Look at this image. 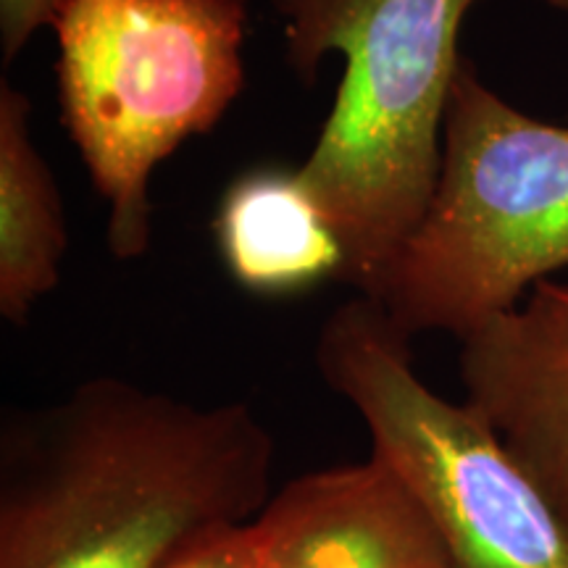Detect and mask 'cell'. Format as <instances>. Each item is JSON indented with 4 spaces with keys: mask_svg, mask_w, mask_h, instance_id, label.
<instances>
[{
    "mask_svg": "<svg viewBox=\"0 0 568 568\" xmlns=\"http://www.w3.org/2000/svg\"><path fill=\"white\" fill-rule=\"evenodd\" d=\"M274 437L245 400L197 406L119 376L0 432V568H161L272 497Z\"/></svg>",
    "mask_w": 568,
    "mask_h": 568,
    "instance_id": "6da1fadb",
    "label": "cell"
},
{
    "mask_svg": "<svg viewBox=\"0 0 568 568\" xmlns=\"http://www.w3.org/2000/svg\"><path fill=\"white\" fill-rule=\"evenodd\" d=\"M287 61L316 82L326 53L345 74L297 174L345 247L343 282L372 295L435 193L443 126L479 0H272Z\"/></svg>",
    "mask_w": 568,
    "mask_h": 568,
    "instance_id": "7a4b0ae2",
    "label": "cell"
},
{
    "mask_svg": "<svg viewBox=\"0 0 568 568\" xmlns=\"http://www.w3.org/2000/svg\"><path fill=\"white\" fill-rule=\"evenodd\" d=\"M568 268V126L518 111L464 59L422 222L372 295L410 337L456 339Z\"/></svg>",
    "mask_w": 568,
    "mask_h": 568,
    "instance_id": "3957f363",
    "label": "cell"
},
{
    "mask_svg": "<svg viewBox=\"0 0 568 568\" xmlns=\"http://www.w3.org/2000/svg\"><path fill=\"white\" fill-rule=\"evenodd\" d=\"M251 0H67L55 17L61 122L109 203V251L151 247L148 184L245 88Z\"/></svg>",
    "mask_w": 568,
    "mask_h": 568,
    "instance_id": "277c9868",
    "label": "cell"
},
{
    "mask_svg": "<svg viewBox=\"0 0 568 568\" xmlns=\"http://www.w3.org/2000/svg\"><path fill=\"white\" fill-rule=\"evenodd\" d=\"M410 339L358 295L318 332V374L361 416L372 453L422 497L453 568H568L564 518L477 410L418 376Z\"/></svg>",
    "mask_w": 568,
    "mask_h": 568,
    "instance_id": "5b68a950",
    "label": "cell"
},
{
    "mask_svg": "<svg viewBox=\"0 0 568 568\" xmlns=\"http://www.w3.org/2000/svg\"><path fill=\"white\" fill-rule=\"evenodd\" d=\"M253 529L258 568H453L424 500L376 453L290 479Z\"/></svg>",
    "mask_w": 568,
    "mask_h": 568,
    "instance_id": "8992f818",
    "label": "cell"
},
{
    "mask_svg": "<svg viewBox=\"0 0 568 568\" xmlns=\"http://www.w3.org/2000/svg\"><path fill=\"white\" fill-rule=\"evenodd\" d=\"M464 400L568 527V282L545 280L460 339Z\"/></svg>",
    "mask_w": 568,
    "mask_h": 568,
    "instance_id": "52a82bcc",
    "label": "cell"
},
{
    "mask_svg": "<svg viewBox=\"0 0 568 568\" xmlns=\"http://www.w3.org/2000/svg\"><path fill=\"white\" fill-rule=\"evenodd\" d=\"M219 258L240 287L261 297L343 282L345 247L297 169L255 166L226 184L213 216Z\"/></svg>",
    "mask_w": 568,
    "mask_h": 568,
    "instance_id": "ba28073f",
    "label": "cell"
},
{
    "mask_svg": "<svg viewBox=\"0 0 568 568\" xmlns=\"http://www.w3.org/2000/svg\"><path fill=\"white\" fill-rule=\"evenodd\" d=\"M32 103L0 84V316L24 324L61 282L69 234L55 176L32 138Z\"/></svg>",
    "mask_w": 568,
    "mask_h": 568,
    "instance_id": "9c48e42d",
    "label": "cell"
},
{
    "mask_svg": "<svg viewBox=\"0 0 568 568\" xmlns=\"http://www.w3.org/2000/svg\"><path fill=\"white\" fill-rule=\"evenodd\" d=\"M161 568H258L253 521L197 531Z\"/></svg>",
    "mask_w": 568,
    "mask_h": 568,
    "instance_id": "30bf717a",
    "label": "cell"
},
{
    "mask_svg": "<svg viewBox=\"0 0 568 568\" xmlns=\"http://www.w3.org/2000/svg\"><path fill=\"white\" fill-rule=\"evenodd\" d=\"M67 0H0V48L11 63L42 27H53Z\"/></svg>",
    "mask_w": 568,
    "mask_h": 568,
    "instance_id": "8fae6325",
    "label": "cell"
},
{
    "mask_svg": "<svg viewBox=\"0 0 568 568\" xmlns=\"http://www.w3.org/2000/svg\"><path fill=\"white\" fill-rule=\"evenodd\" d=\"M539 3L550 6V9H556V11L568 13V0H539Z\"/></svg>",
    "mask_w": 568,
    "mask_h": 568,
    "instance_id": "7c38bea8",
    "label": "cell"
}]
</instances>
